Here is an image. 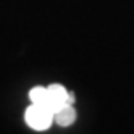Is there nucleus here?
<instances>
[{
  "mask_svg": "<svg viewBox=\"0 0 134 134\" xmlns=\"http://www.w3.org/2000/svg\"><path fill=\"white\" fill-rule=\"evenodd\" d=\"M24 120L27 126L36 129V131H45L50 128L53 123V111H50L44 105H36L32 103L24 113Z\"/></svg>",
  "mask_w": 134,
  "mask_h": 134,
  "instance_id": "nucleus-1",
  "label": "nucleus"
},
{
  "mask_svg": "<svg viewBox=\"0 0 134 134\" xmlns=\"http://www.w3.org/2000/svg\"><path fill=\"white\" fill-rule=\"evenodd\" d=\"M74 120H76V111L73 108V105L70 103H65L63 107H60L53 113V121L60 126H70V124L74 123Z\"/></svg>",
  "mask_w": 134,
  "mask_h": 134,
  "instance_id": "nucleus-2",
  "label": "nucleus"
},
{
  "mask_svg": "<svg viewBox=\"0 0 134 134\" xmlns=\"http://www.w3.org/2000/svg\"><path fill=\"white\" fill-rule=\"evenodd\" d=\"M29 99L32 103L36 105H44L45 107V103H47V99H49V91H47V87H34L31 89L29 92Z\"/></svg>",
  "mask_w": 134,
  "mask_h": 134,
  "instance_id": "nucleus-3",
  "label": "nucleus"
}]
</instances>
